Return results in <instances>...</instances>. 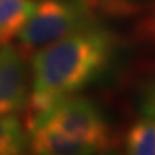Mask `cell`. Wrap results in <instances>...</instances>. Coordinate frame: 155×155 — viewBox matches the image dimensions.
<instances>
[{
	"mask_svg": "<svg viewBox=\"0 0 155 155\" xmlns=\"http://www.w3.org/2000/svg\"><path fill=\"white\" fill-rule=\"evenodd\" d=\"M38 124L55 128L65 137L86 147L92 154L108 150L112 142L108 122L98 106L83 96L73 95L59 101L35 125Z\"/></svg>",
	"mask_w": 155,
	"mask_h": 155,
	"instance_id": "obj_3",
	"label": "cell"
},
{
	"mask_svg": "<svg viewBox=\"0 0 155 155\" xmlns=\"http://www.w3.org/2000/svg\"><path fill=\"white\" fill-rule=\"evenodd\" d=\"M89 19L91 12L82 0H42L19 33L16 46L29 61L39 49L89 26Z\"/></svg>",
	"mask_w": 155,
	"mask_h": 155,
	"instance_id": "obj_2",
	"label": "cell"
},
{
	"mask_svg": "<svg viewBox=\"0 0 155 155\" xmlns=\"http://www.w3.org/2000/svg\"><path fill=\"white\" fill-rule=\"evenodd\" d=\"M141 111L147 118L155 119V82L145 89L141 99Z\"/></svg>",
	"mask_w": 155,
	"mask_h": 155,
	"instance_id": "obj_9",
	"label": "cell"
},
{
	"mask_svg": "<svg viewBox=\"0 0 155 155\" xmlns=\"http://www.w3.org/2000/svg\"><path fill=\"white\" fill-rule=\"evenodd\" d=\"M35 7V0H0V48L19 36Z\"/></svg>",
	"mask_w": 155,
	"mask_h": 155,
	"instance_id": "obj_6",
	"label": "cell"
},
{
	"mask_svg": "<svg viewBox=\"0 0 155 155\" xmlns=\"http://www.w3.org/2000/svg\"><path fill=\"white\" fill-rule=\"evenodd\" d=\"M29 151L39 155H85L91 151L46 124H38L29 131Z\"/></svg>",
	"mask_w": 155,
	"mask_h": 155,
	"instance_id": "obj_5",
	"label": "cell"
},
{
	"mask_svg": "<svg viewBox=\"0 0 155 155\" xmlns=\"http://www.w3.org/2000/svg\"><path fill=\"white\" fill-rule=\"evenodd\" d=\"M125 150L132 155H155V119H141L128 129Z\"/></svg>",
	"mask_w": 155,
	"mask_h": 155,
	"instance_id": "obj_8",
	"label": "cell"
},
{
	"mask_svg": "<svg viewBox=\"0 0 155 155\" xmlns=\"http://www.w3.org/2000/svg\"><path fill=\"white\" fill-rule=\"evenodd\" d=\"M29 150V132L16 115H0V155H17Z\"/></svg>",
	"mask_w": 155,
	"mask_h": 155,
	"instance_id": "obj_7",
	"label": "cell"
},
{
	"mask_svg": "<svg viewBox=\"0 0 155 155\" xmlns=\"http://www.w3.org/2000/svg\"><path fill=\"white\" fill-rule=\"evenodd\" d=\"M112 52V36L91 25L35 52L30 58V94L22 119L28 132L55 104L76 95L99 76Z\"/></svg>",
	"mask_w": 155,
	"mask_h": 155,
	"instance_id": "obj_1",
	"label": "cell"
},
{
	"mask_svg": "<svg viewBox=\"0 0 155 155\" xmlns=\"http://www.w3.org/2000/svg\"><path fill=\"white\" fill-rule=\"evenodd\" d=\"M28 59L16 45L0 48V115L23 112L30 94Z\"/></svg>",
	"mask_w": 155,
	"mask_h": 155,
	"instance_id": "obj_4",
	"label": "cell"
}]
</instances>
